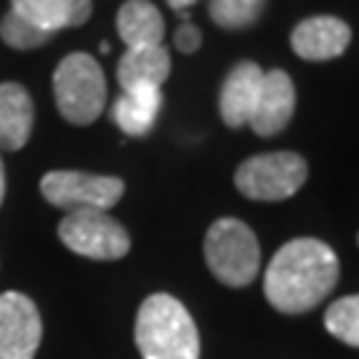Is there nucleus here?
<instances>
[{
    "mask_svg": "<svg viewBox=\"0 0 359 359\" xmlns=\"http://www.w3.org/2000/svg\"><path fill=\"white\" fill-rule=\"evenodd\" d=\"M338 256L314 237L285 243L264 274V293L283 314H304L325 301L338 283Z\"/></svg>",
    "mask_w": 359,
    "mask_h": 359,
    "instance_id": "obj_1",
    "label": "nucleus"
},
{
    "mask_svg": "<svg viewBox=\"0 0 359 359\" xmlns=\"http://www.w3.org/2000/svg\"><path fill=\"white\" fill-rule=\"evenodd\" d=\"M136 346L142 359H200V333L179 298L154 293L139 309Z\"/></svg>",
    "mask_w": 359,
    "mask_h": 359,
    "instance_id": "obj_2",
    "label": "nucleus"
},
{
    "mask_svg": "<svg viewBox=\"0 0 359 359\" xmlns=\"http://www.w3.org/2000/svg\"><path fill=\"white\" fill-rule=\"evenodd\" d=\"M56 109L72 126L96 123L107 104V80L99 62L88 53H69L53 72Z\"/></svg>",
    "mask_w": 359,
    "mask_h": 359,
    "instance_id": "obj_3",
    "label": "nucleus"
},
{
    "mask_svg": "<svg viewBox=\"0 0 359 359\" xmlns=\"http://www.w3.org/2000/svg\"><path fill=\"white\" fill-rule=\"evenodd\" d=\"M205 261L218 283L245 287L256 280L261 248L253 229L240 218H218L205 234Z\"/></svg>",
    "mask_w": 359,
    "mask_h": 359,
    "instance_id": "obj_4",
    "label": "nucleus"
},
{
    "mask_svg": "<svg viewBox=\"0 0 359 359\" xmlns=\"http://www.w3.org/2000/svg\"><path fill=\"white\" fill-rule=\"evenodd\" d=\"M309 179V165L295 152H266L248 157L234 170V187L248 200L280 203L293 197Z\"/></svg>",
    "mask_w": 359,
    "mask_h": 359,
    "instance_id": "obj_5",
    "label": "nucleus"
},
{
    "mask_svg": "<svg viewBox=\"0 0 359 359\" xmlns=\"http://www.w3.org/2000/svg\"><path fill=\"white\" fill-rule=\"evenodd\" d=\"M59 240L83 258L117 261L128 256L130 237L126 226L107 210H72L59 224Z\"/></svg>",
    "mask_w": 359,
    "mask_h": 359,
    "instance_id": "obj_6",
    "label": "nucleus"
},
{
    "mask_svg": "<svg viewBox=\"0 0 359 359\" xmlns=\"http://www.w3.org/2000/svg\"><path fill=\"white\" fill-rule=\"evenodd\" d=\"M40 192L62 210H109L120 203L126 184L117 176H96L83 170H51L40 181Z\"/></svg>",
    "mask_w": 359,
    "mask_h": 359,
    "instance_id": "obj_7",
    "label": "nucleus"
},
{
    "mask_svg": "<svg viewBox=\"0 0 359 359\" xmlns=\"http://www.w3.org/2000/svg\"><path fill=\"white\" fill-rule=\"evenodd\" d=\"M43 322L35 301L25 293L0 295V359H35Z\"/></svg>",
    "mask_w": 359,
    "mask_h": 359,
    "instance_id": "obj_8",
    "label": "nucleus"
},
{
    "mask_svg": "<svg viewBox=\"0 0 359 359\" xmlns=\"http://www.w3.org/2000/svg\"><path fill=\"white\" fill-rule=\"evenodd\" d=\"M295 112V86L290 75L285 69H269L264 72V83H261V93H258L256 109L250 117V128L258 136L269 139L283 133Z\"/></svg>",
    "mask_w": 359,
    "mask_h": 359,
    "instance_id": "obj_9",
    "label": "nucleus"
},
{
    "mask_svg": "<svg viewBox=\"0 0 359 359\" xmlns=\"http://www.w3.org/2000/svg\"><path fill=\"white\" fill-rule=\"evenodd\" d=\"M351 43V29L344 19L338 16H311L304 19L290 35L295 56L306 62H327L335 59L348 48Z\"/></svg>",
    "mask_w": 359,
    "mask_h": 359,
    "instance_id": "obj_10",
    "label": "nucleus"
},
{
    "mask_svg": "<svg viewBox=\"0 0 359 359\" xmlns=\"http://www.w3.org/2000/svg\"><path fill=\"white\" fill-rule=\"evenodd\" d=\"M261 83H264V69L256 62H240L226 75L218 93V112L229 128H243L250 123L258 93H261Z\"/></svg>",
    "mask_w": 359,
    "mask_h": 359,
    "instance_id": "obj_11",
    "label": "nucleus"
},
{
    "mask_svg": "<svg viewBox=\"0 0 359 359\" xmlns=\"http://www.w3.org/2000/svg\"><path fill=\"white\" fill-rule=\"evenodd\" d=\"M11 11L38 29L56 35L67 27H80L90 19V0H11Z\"/></svg>",
    "mask_w": 359,
    "mask_h": 359,
    "instance_id": "obj_12",
    "label": "nucleus"
},
{
    "mask_svg": "<svg viewBox=\"0 0 359 359\" xmlns=\"http://www.w3.org/2000/svg\"><path fill=\"white\" fill-rule=\"evenodd\" d=\"M35 104L19 83H0V149L16 152L29 142Z\"/></svg>",
    "mask_w": 359,
    "mask_h": 359,
    "instance_id": "obj_13",
    "label": "nucleus"
},
{
    "mask_svg": "<svg viewBox=\"0 0 359 359\" xmlns=\"http://www.w3.org/2000/svg\"><path fill=\"white\" fill-rule=\"evenodd\" d=\"M170 75V53L165 46L126 48L117 62V83L123 90L133 88H163Z\"/></svg>",
    "mask_w": 359,
    "mask_h": 359,
    "instance_id": "obj_14",
    "label": "nucleus"
},
{
    "mask_svg": "<svg viewBox=\"0 0 359 359\" xmlns=\"http://www.w3.org/2000/svg\"><path fill=\"white\" fill-rule=\"evenodd\" d=\"M117 35L126 43V48L163 46L165 38L163 13L149 0H128L117 11Z\"/></svg>",
    "mask_w": 359,
    "mask_h": 359,
    "instance_id": "obj_15",
    "label": "nucleus"
},
{
    "mask_svg": "<svg viewBox=\"0 0 359 359\" xmlns=\"http://www.w3.org/2000/svg\"><path fill=\"white\" fill-rule=\"evenodd\" d=\"M163 109V90L160 88H133L123 90V96L112 104V117L117 128L126 136H147L152 130L154 120Z\"/></svg>",
    "mask_w": 359,
    "mask_h": 359,
    "instance_id": "obj_16",
    "label": "nucleus"
},
{
    "mask_svg": "<svg viewBox=\"0 0 359 359\" xmlns=\"http://www.w3.org/2000/svg\"><path fill=\"white\" fill-rule=\"evenodd\" d=\"M266 0H210L208 13L221 29L253 27L264 13Z\"/></svg>",
    "mask_w": 359,
    "mask_h": 359,
    "instance_id": "obj_17",
    "label": "nucleus"
},
{
    "mask_svg": "<svg viewBox=\"0 0 359 359\" xmlns=\"http://www.w3.org/2000/svg\"><path fill=\"white\" fill-rule=\"evenodd\" d=\"M325 327L346 346L359 348V293L338 298L335 304H330L325 311Z\"/></svg>",
    "mask_w": 359,
    "mask_h": 359,
    "instance_id": "obj_18",
    "label": "nucleus"
},
{
    "mask_svg": "<svg viewBox=\"0 0 359 359\" xmlns=\"http://www.w3.org/2000/svg\"><path fill=\"white\" fill-rule=\"evenodd\" d=\"M53 35L38 29L35 25H29L27 19H22L19 13H13L11 8L6 11V16L0 19V40L8 46V48H16V51H32V48H40L46 46Z\"/></svg>",
    "mask_w": 359,
    "mask_h": 359,
    "instance_id": "obj_19",
    "label": "nucleus"
},
{
    "mask_svg": "<svg viewBox=\"0 0 359 359\" xmlns=\"http://www.w3.org/2000/svg\"><path fill=\"white\" fill-rule=\"evenodd\" d=\"M181 27L176 29V48H179L181 53H194L197 48H200V43H203V32L197 29V27L189 22V16L187 13H181Z\"/></svg>",
    "mask_w": 359,
    "mask_h": 359,
    "instance_id": "obj_20",
    "label": "nucleus"
},
{
    "mask_svg": "<svg viewBox=\"0 0 359 359\" xmlns=\"http://www.w3.org/2000/svg\"><path fill=\"white\" fill-rule=\"evenodd\" d=\"M194 3H197V0H168V6H170V8H173V11H187V8H189V6H194Z\"/></svg>",
    "mask_w": 359,
    "mask_h": 359,
    "instance_id": "obj_21",
    "label": "nucleus"
},
{
    "mask_svg": "<svg viewBox=\"0 0 359 359\" xmlns=\"http://www.w3.org/2000/svg\"><path fill=\"white\" fill-rule=\"evenodd\" d=\"M3 197H6V170H3V160H0V205H3Z\"/></svg>",
    "mask_w": 359,
    "mask_h": 359,
    "instance_id": "obj_22",
    "label": "nucleus"
}]
</instances>
